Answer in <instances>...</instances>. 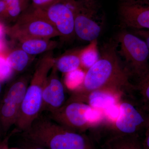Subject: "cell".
Returning <instances> with one entry per match:
<instances>
[{"mask_svg":"<svg viewBox=\"0 0 149 149\" xmlns=\"http://www.w3.org/2000/svg\"><path fill=\"white\" fill-rule=\"evenodd\" d=\"M118 47L116 40L103 45L98 60L87 70L83 83L72 91L67 101L87 103L89 96L96 91H111L121 95L134 93L135 85L119 58Z\"/></svg>","mask_w":149,"mask_h":149,"instance_id":"obj_1","label":"cell"},{"mask_svg":"<svg viewBox=\"0 0 149 149\" xmlns=\"http://www.w3.org/2000/svg\"><path fill=\"white\" fill-rule=\"evenodd\" d=\"M22 133L24 140L47 149H97L84 133L65 128L42 113Z\"/></svg>","mask_w":149,"mask_h":149,"instance_id":"obj_2","label":"cell"},{"mask_svg":"<svg viewBox=\"0 0 149 149\" xmlns=\"http://www.w3.org/2000/svg\"><path fill=\"white\" fill-rule=\"evenodd\" d=\"M52 51L39 60L27 87L15 125L22 132L41 113L44 87L55 60Z\"/></svg>","mask_w":149,"mask_h":149,"instance_id":"obj_3","label":"cell"},{"mask_svg":"<svg viewBox=\"0 0 149 149\" xmlns=\"http://www.w3.org/2000/svg\"><path fill=\"white\" fill-rule=\"evenodd\" d=\"M149 124V112L134 94H125L118 103V113L109 127L111 136H141Z\"/></svg>","mask_w":149,"mask_h":149,"instance_id":"obj_4","label":"cell"},{"mask_svg":"<svg viewBox=\"0 0 149 149\" xmlns=\"http://www.w3.org/2000/svg\"><path fill=\"white\" fill-rule=\"evenodd\" d=\"M120 49L118 53L123 58L124 66L131 78L136 82L149 74V50L140 37L126 30L120 31L116 37Z\"/></svg>","mask_w":149,"mask_h":149,"instance_id":"obj_5","label":"cell"},{"mask_svg":"<svg viewBox=\"0 0 149 149\" xmlns=\"http://www.w3.org/2000/svg\"><path fill=\"white\" fill-rule=\"evenodd\" d=\"M74 14L75 36L83 41L97 40L104 16L98 0H67Z\"/></svg>","mask_w":149,"mask_h":149,"instance_id":"obj_6","label":"cell"},{"mask_svg":"<svg viewBox=\"0 0 149 149\" xmlns=\"http://www.w3.org/2000/svg\"><path fill=\"white\" fill-rule=\"evenodd\" d=\"M6 33L17 41L27 38L49 39L59 37L54 25L42 10L28 6L11 27L6 28Z\"/></svg>","mask_w":149,"mask_h":149,"instance_id":"obj_7","label":"cell"},{"mask_svg":"<svg viewBox=\"0 0 149 149\" xmlns=\"http://www.w3.org/2000/svg\"><path fill=\"white\" fill-rule=\"evenodd\" d=\"M31 77L29 74L22 75L3 95L0 101V127L3 132L6 133L15 125Z\"/></svg>","mask_w":149,"mask_h":149,"instance_id":"obj_8","label":"cell"},{"mask_svg":"<svg viewBox=\"0 0 149 149\" xmlns=\"http://www.w3.org/2000/svg\"><path fill=\"white\" fill-rule=\"evenodd\" d=\"M93 108L86 103L65 101L57 110L50 113L49 117L65 128L83 133L93 128L91 116Z\"/></svg>","mask_w":149,"mask_h":149,"instance_id":"obj_9","label":"cell"},{"mask_svg":"<svg viewBox=\"0 0 149 149\" xmlns=\"http://www.w3.org/2000/svg\"><path fill=\"white\" fill-rule=\"evenodd\" d=\"M42 10L62 40H73L75 36L74 14L67 0H59Z\"/></svg>","mask_w":149,"mask_h":149,"instance_id":"obj_10","label":"cell"},{"mask_svg":"<svg viewBox=\"0 0 149 149\" xmlns=\"http://www.w3.org/2000/svg\"><path fill=\"white\" fill-rule=\"evenodd\" d=\"M118 13L123 28L149 29V0H121Z\"/></svg>","mask_w":149,"mask_h":149,"instance_id":"obj_11","label":"cell"},{"mask_svg":"<svg viewBox=\"0 0 149 149\" xmlns=\"http://www.w3.org/2000/svg\"><path fill=\"white\" fill-rule=\"evenodd\" d=\"M58 72L54 65L43 90L41 113L45 111L52 113L60 108L65 103L64 85L60 79Z\"/></svg>","mask_w":149,"mask_h":149,"instance_id":"obj_12","label":"cell"},{"mask_svg":"<svg viewBox=\"0 0 149 149\" xmlns=\"http://www.w3.org/2000/svg\"><path fill=\"white\" fill-rule=\"evenodd\" d=\"M17 42L19 48L32 56L50 52L57 46L56 42L43 38H27Z\"/></svg>","mask_w":149,"mask_h":149,"instance_id":"obj_13","label":"cell"},{"mask_svg":"<svg viewBox=\"0 0 149 149\" xmlns=\"http://www.w3.org/2000/svg\"><path fill=\"white\" fill-rule=\"evenodd\" d=\"M104 147L106 149H143L141 136L135 135L111 136Z\"/></svg>","mask_w":149,"mask_h":149,"instance_id":"obj_14","label":"cell"},{"mask_svg":"<svg viewBox=\"0 0 149 149\" xmlns=\"http://www.w3.org/2000/svg\"><path fill=\"white\" fill-rule=\"evenodd\" d=\"M4 55L14 72H23L33 61L34 57L19 47L7 51Z\"/></svg>","mask_w":149,"mask_h":149,"instance_id":"obj_15","label":"cell"},{"mask_svg":"<svg viewBox=\"0 0 149 149\" xmlns=\"http://www.w3.org/2000/svg\"><path fill=\"white\" fill-rule=\"evenodd\" d=\"M80 50L70 51L55 61V66L58 72L67 74L80 68Z\"/></svg>","mask_w":149,"mask_h":149,"instance_id":"obj_16","label":"cell"},{"mask_svg":"<svg viewBox=\"0 0 149 149\" xmlns=\"http://www.w3.org/2000/svg\"><path fill=\"white\" fill-rule=\"evenodd\" d=\"M87 47L80 50L81 66L88 70L98 60L100 57L97 47V40H93Z\"/></svg>","mask_w":149,"mask_h":149,"instance_id":"obj_17","label":"cell"},{"mask_svg":"<svg viewBox=\"0 0 149 149\" xmlns=\"http://www.w3.org/2000/svg\"><path fill=\"white\" fill-rule=\"evenodd\" d=\"M135 91L136 97L147 110L149 112V74L143 79L136 82Z\"/></svg>","mask_w":149,"mask_h":149,"instance_id":"obj_18","label":"cell"},{"mask_svg":"<svg viewBox=\"0 0 149 149\" xmlns=\"http://www.w3.org/2000/svg\"><path fill=\"white\" fill-rule=\"evenodd\" d=\"M7 8L8 20L16 21L28 7L27 0H5Z\"/></svg>","mask_w":149,"mask_h":149,"instance_id":"obj_19","label":"cell"},{"mask_svg":"<svg viewBox=\"0 0 149 149\" xmlns=\"http://www.w3.org/2000/svg\"><path fill=\"white\" fill-rule=\"evenodd\" d=\"M85 73L79 68L65 74V83L67 88L72 91L77 89L83 83Z\"/></svg>","mask_w":149,"mask_h":149,"instance_id":"obj_20","label":"cell"},{"mask_svg":"<svg viewBox=\"0 0 149 149\" xmlns=\"http://www.w3.org/2000/svg\"><path fill=\"white\" fill-rule=\"evenodd\" d=\"M13 70L9 65L5 56L0 54V82L3 83L12 76Z\"/></svg>","mask_w":149,"mask_h":149,"instance_id":"obj_21","label":"cell"},{"mask_svg":"<svg viewBox=\"0 0 149 149\" xmlns=\"http://www.w3.org/2000/svg\"><path fill=\"white\" fill-rule=\"evenodd\" d=\"M59 0H32V6L37 8L44 10Z\"/></svg>","mask_w":149,"mask_h":149,"instance_id":"obj_22","label":"cell"},{"mask_svg":"<svg viewBox=\"0 0 149 149\" xmlns=\"http://www.w3.org/2000/svg\"><path fill=\"white\" fill-rule=\"evenodd\" d=\"M131 32L143 40L149 50V29H133Z\"/></svg>","mask_w":149,"mask_h":149,"instance_id":"obj_23","label":"cell"},{"mask_svg":"<svg viewBox=\"0 0 149 149\" xmlns=\"http://www.w3.org/2000/svg\"><path fill=\"white\" fill-rule=\"evenodd\" d=\"M8 20L7 8L5 0H0V22Z\"/></svg>","mask_w":149,"mask_h":149,"instance_id":"obj_24","label":"cell"},{"mask_svg":"<svg viewBox=\"0 0 149 149\" xmlns=\"http://www.w3.org/2000/svg\"><path fill=\"white\" fill-rule=\"evenodd\" d=\"M20 149H47L23 139L20 144Z\"/></svg>","mask_w":149,"mask_h":149,"instance_id":"obj_25","label":"cell"},{"mask_svg":"<svg viewBox=\"0 0 149 149\" xmlns=\"http://www.w3.org/2000/svg\"><path fill=\"white\" fill-rule=\"evenodd\" d=\"M142 143L143 149H149V124L144 131Z\"/></svg>","mask_w":149,"mask_h":149,"instance_id":"obj_26","label":"cell"},{"mask_svg":"<svg viewBox=\"0 0 149 149\" xmlns=\"http://www.w3.org/2000/svg\"><path fill=\"white\" fill-rule=\"evenodd\" d=\"M6 33V28L0 22V41H4V35Z\"/></svg>","mask_w":149,"mask_h":149,"instance_id":"obj_27","label":"cell"},{"mask_svg":"<svg viewBox=\"0 0 149 149\" xmlns=\"http://www.w3.org/2000/svg\"><path fill=\"white\" fill-rule=\"evenodd\" d=\"M6 140H5L3 142V144H2L1 146L0 147V149H20L19 148H9L7 145Z\"/></svg>","mask_w":149,"mask_h":149,"instance_id":"obj_28","label":"cell"},{"mask_svg":"<svg viewBox=\"0 0 149 149\" xmlns=\"http://www.w3.org/2000/svg\"><path fill=\"white\" fill-rule=\"evenodd\" d=\"M3 83L0 82V97H2L3 91Z\"/></svg>","mask_w":149,"mask_h":149,"instance_id":"obj_29","label":"cell"},{"mask_svg":"<svg viewBox=\"0 0 149 149\" xmlns=\"http://www.w3.org/2000/svg\"><path fill=\"white\" fill-rule=\"evenodd\" d=\"M126 1H137V0H126Z\"/></svg>","mask_w":149,"mask_h":149,"instance_id":"obj_30","label":"cell"},{"mask_svg":"<svg viewBox=\"0 0 149 149\" xmlns=\"http://www.w3.org/2000/svg\"><path fill=\"white\" fill-rule=\"evenodd\" d=\"M3 142H2V143H0V147H1V146L2 144H3Z\"/></svg>","mask_w":149,"mask_h":149,"instance_id":"obj_31","label":"cell"},{"mask_svg":"<svg viewBox=\"0 0 149 149\" xmlns=\"http://www.w3.org/2000/svg\"><path fill=\"white\" fill-rule=\"evenodd\" d=\"M2 97H0V101H1V99L2 98Z\"/></svg>","mask_w":149,"mask_h":149,"instance_id":"obj_32","label":"cell"},{"mask_svg":"<svg viewBox=\"0 0 149 149\" xmlns=\"http://www.w3.org/2000/svg\"><path fill=\"white\" fill-rule=\"evenodd\" d=\"M1 131H1V127H0V132H1Z\"/></svg>","mask_w":149,"mask_h":149,"instance_id":"obj_33","label":"cell"}]
</instances>
